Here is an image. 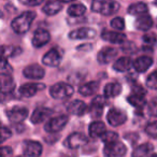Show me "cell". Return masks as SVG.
I'll return each mask as SVG.
<instances>
[{
  "mask_svg": "<svg viewBox=\"0 0 157 157\" xmlns=\"http://www.w3.org/2000/svg\"><path fill=\"white\" fill-rule=\"evenodd\" d=\"M142 40L144 43L148 44V45H154L157 42V37L155 33H146L142 37Z\"/></svg>",
  "mask_w": 157,
  "mask_h": 157,
  "instance_id": "39",
  "label": "cell"
},
{
  "mask_svg": "<svg viewBox=\"0 0 157 157\" xmlns=\"http://www.w3.org/2000/svg\"><path fill=\"white\" fill-rule=\"evenodd\" d=\"M35 18H36L35 11H26L12 21L11 27L15 33L23 35V33H27L29 30V28H30Z\"/></svg>",
  "mask_w": 157,
  "mask_h": 157,
  "instance_id": "1",
  "label": "cell"
},
{
  "mask_svg": "<svg viewBox=\"0 0 157 157\" xmlns=\"http://www.w3.org/2000/svg\"><path fill=\"white\" fill-rule=\"evenodd\" d=\"M154 151V146L151 143H143L138 145L132 151V157H150Z\"/></svg>",
  "mask_w": 157,
  "mask_h": 157,
  "instance_id": "22",
  "label": "cell"
},
{
  "mask_svg": "<svg viewBox=\"0 0 157 157\" xmlns=\"http://www.w3.org/2000/svg\"><path fill=\"white\" fill-rule=\"evenodd\" d=\"M68 123V116L67 115H58L56 117H52L45 123L44 129L48 133H55L58 131L63 130V127Z\"/></svg>",
  "mask_w": 157,
  "mask_h": 157,
  "instance_id": "6",
  "label": "cell"
},
{
  "mask_svg": "<svg viewBox=\"0 0 157 157\" xmlns=\"http://www.w3.org/2000/svg\"><path fill=\"white\" fill-rule=\"evenodd\" d=\"M107 132L105 130V125L103 124L100 121H96V122H93L90 125V128H88V133H90V138H102V136Z\"/></svg>",
  "mask_w": 157,
  "mask_h": 157,
  "instance_id": "21",
  "label": "cell"
},
{
  "mask_svg": "<svg viewBox=\"0 0 157 157\" xmlns=\"http://www.w3.org/2000/svg\"><path fill=\"white\" fill-rule=\"evenodd\" d=\"M0 84H1V92L3 95L11 93L15 88V83H14V80L11 75H1Z\"/></svg>",
  "mask_w": 157,
  "mask_h": 157,
  "instance_id": "28",
  "label": "cell"
},
{
  "mask_svg": "<svg viewBox=\"0 0 157 157\" xmlns=\"http://www.w3.org/2000/svg\"><path fill=\"white\" fill-rule=\"evenodd\" d=\"M45 88V85L44 84H40V83H27V84H23L20 87L18 92H20V95L22 97H25V98H31L33 97L38 92L44 90Z\"/></svg>",
  "mask_w": 157,
  "mask_h": 157,
  "instance_id": "10",
  "label": "cell"
},
{
  "mask_svg": "<svg viewBox=\"0 0 157 157\" xmlns=\"http://www.w3.org/2000/svg\"><path fill=\"white\" fill-rule=\"evenodd\" d=\"M131 66H133V63L131 61V59L129 57L124 56L114 61L113 69L117 72H126L130 69Z\"/></svg>",
  "mask_w": 157,
  "mask_h": 157,
  "instance_id": "25",
  "label": "cell"
},
{
  "mask_svg": "<svg viewBox=\"0 0 157 157\" xmlns=\"http://www.w3.org/2000/svg\"><path fill=\"white\" fill-rule=\"evenodd\" d=\"M88 142V138L82 132H73L69 135L66 140L63 141V145L71 150L81 147L83 145H86Z\"/></svg>",
  "mask_w": 157,
  "mask_h": 157,
  "instance_id": "5",
  "label": "cell"
},
{
  "mask_svg": "<svg viewBox=\"0 0 157 157\" xmlns=\"http://www.w3.org/2000/svg\"><path fill=\"white\" fill-rule=\"evenodd\" d=\"M92 10L96 13L109 16L116 13L120 10V3L117 1H108V0H95L92 3Z\"/></svg>",
  "mask_w": 157,
  "mask_h": 157,
  "instance_id": "2",
  "label": "cell"
},
{
  "mask_svg": "<svg viewBox=\"0 0 157 157\" xmlns=\"http://www.w3.org/2000/svg\"><path fill=\"white\" fill-rule=\"evenodd\" d=\"M145 84L151 90H157V71H154L146 78Z\"/></svg>",
  "mask_w": 157,
  "mask_h": 157,
  "instance_id": "34",
  "label": "cell"
},
{
  "mask_svg": "<svg viewBox=\"0 0 157 157\" xmlns=\"http://www.w3.org/2000/svg\"><path fill=\"white\" fill-rule=\"evenodd\" d=\"M99 88V84L96 81H90L87 83L83 84L82 86H80L78 88V93L84 97H88V96H93L97 93Z\"/></svg>",
  "mask_w": 157,
  "mask_h": 157,
  "instance_id": "23",
  "label": "cell"
},
{
  "mask_svg": "<svg viewBox=\"0 0 157 157\" xmlns=\"http://www.w3.org/2000/svg\"><path fill=\"white\" fill-rule=\"evenodd\" d=\"M127 153V147L122 142L117 141L114 143L105 144L103 154L105 157H124Z\"/></svg>",
  "mask_w": 157,
  "mask_h": 157,
  "instance_id": "7",
  "label": "cell"
},
{
  "mask_svg": "<svg viewBox=\"0 0 157 157\" xmlns=\"http://www.w3.org/2000/svg\"><path fill=\"white\" fill-rule=\"evenodd\" d=\"M86 12V7L83 5V3H80V2H75V3H72L67 10V13L69 16H82L84 15V13Z\"/></svg>",
  "mask_w": 157,
  "mask_h": 157,
  "instance_id": "29",
  "label": "cell"
},
{
  "mask_svg": "<svg viewBox=\"0 0 157 157\" xmlns=\"http://www.w3.org/2000/svg\"><path fill=\"white\" fill-rule=\"evenodd\" d=\"M111 26L116 30H123L125 28V21L123 17H114L113 20L110 22Z\"/></svg>",
  "mask_w": 157,
  "mask_h": 157,
  "instance_id": "37",
  "label": "cell"
},
{
  "mask_svg": "<svg viewBox=\"0 0 157 157\" xmlns=\"http://www.w3.org/2000/svg\"><path fill=\"white\" fill-rule=\"evenodd\" d=\"M101 38L105 41L110 42V43H113V44H124V42L127 39L124 33L111 31V30H103L102 33H101Z\"/></svg>",
  "mask_w": 157,
  "mask_h": 157,
  "instance_id": "18",
  "label": "cell"
},
{
  "mask_svg": "<svg viewBox=\"0 0 157 157\" xmlns=\"http://www.w3.org/2000/svg\"><path fill=\"white\" fill-rule=\"evenodd\" d=\"M42 147L41 143L35 140H26L23 142V152L24 155L27 157H40L42 154Z\"/></svg>",
  "mask_w": 157,
  "mask_h": 157,
  "instance_id": "8",
  "label": "cell"
},
{
  "mask_svg": "<svg viewBox=\"0 0 157 157\" xmlns=\"http://www.w3.org/2000/svg\"><path fill=\"white\" fill-rule=\"evenodd\" d=\"M73 87L70 84L63 83V82H59V83L54 84L51 86L50 88V95L52 98L57 99V100H63V99H67L73 95Z\"/></svg>",
  "mask_w": 157,
  "mask_h": 157,
  "instance_id": "3",
  "label": "cell"
},
{
  "mask_svg": "<svg viewBox=\"0 0 157 157\" xmlns=\"http://www.w3.org/2000/svg\"><path fill=\"white\" fill-rule=\"evenodd\" d=\"M0 71H1V75H11V73L13 72V69H12L11 65H10L7 59L2 58V60H1Z\"/></svg>",
  "mask_w": 157,
  "mask_h": 157,
  "instance_id": "35",
  "label": "cell"
},
{
  "mask_svg": "<svg viewBox=\"0 0 157 157\" xmlns=\"http://www.w3.org/2000/svg\"><path fill=\"white\" fill-rule=\"evenodd\" d=\"M122 92V86L121 84L116 83V82H112V83H108L105 86L103 90V96L105 98H114L117 97Z\"/></svg>",
  "mask_w": 157,
  "mask_h": 157,
  "instance_id": "26",
  "label": "cell"
},
{
  "mask_svg": "<svg viewBox=\"0 0 157 157\" xmlns=\"http://www.w3.org/2000/svg\"><path fill=\"white\" fill-rule=\"evenodd\" d=\"M1 157H11L13 155V150L10 146H1Z\"/></svg>",
  "mask_w": 157,
  "mask_h": 157,
  "instance_id": "42",
  "label": "cell"
},
{
  "mask_svg": "<svg viewBox=\"0 0 157 157\" xmlns=\"http://www.w3.org/2000/svg\"><path fill=\"white\" fill-rule=\"evenodd\" d=\"M63 57V51L60 48H53L42 57V63L48 67H57L60 65Z\"/></svg>",
  "mask_w": 157,
  "mask_h": 157,
  "instance_id": "4",
  "label": "cell"
},
{
  "mask_svg": "<svg viewBox=\"0 0 157 157\" xmlns=\"http://www.w3.org/2000/svg\"><path fill=\"white\" fill-rule=\"evenodd\" d=\"M153 65V59L148 56H139L135 61H133V69L139 73L145 72L151 66Z\"/></svg>",
  "mask_w": 157,
  "mask_h": 157,
  "instance_id": "20",
  "label": "cell"
},
{
  "mask_svg": "<svg viewBox=\"0 0 157 157\" xmlns=\"http://www.w3.org/2000/svg\"><path fill=\"white\" fill-rule=\"evenodd\" d=\"M105 107V96H96L93 99L92 103H90V115L95 118H98L102 115L103 109Z\"/></svg>",
  "mask_w": 157,
  "mask_h": 157,
  "instance_id": "14",
  "label": "cell"
},
{
  "mask_svg": "<svg viewBox=\"0 0 157 157\" xmlns=\"http://www.w3.org/2000/svg\"><path fill=\"white\" fill-rule=\"evenodd\" d=\"M12 136V132H11V129L8 128L7 126H2L1 128V142H6L10 137Z\"/></svg>",
  "mask_w": 157,
  "mask_h": 157,
  "instance_id": "40",
  "label": "cell"
},
{
  "mask_svg": "<svg viewBox=\"0 0 157 157\" xmlns=\"http://www.w3.org/2000/svg\"><path fill=\"white\" fill-rule=\"evenodd\" d=\"M15 157H27V156H25V155H20V156H15Z\"/></svg>",
  "mask_w": 157,
  "mask_h": 157,
  "instance_id": "45",
  "label": "cell"
},
{
  "mask_svg": "<svg viewBox=\"0 0 157 157\" xmlns=\"http://www.w3.org/2000/svg\"><path fill=\"white\" fill-rule=\"evenodd\" d=\"M7 116L12 123H22L28 116V110L23 107H14L7 112Z\"/></svg>",
  "mask_w": 157,
  "mask_h": 157,
  "instance_id": "16",
  "label": "cell"
},
{
  "mask_svg": "<svg viewBox=\"0 0 157 157\" xmlns=\"http://www.w3.org/2000/svg\"><path fill=\"white\" fill-rule=\"evenodd\" d=\"M128 102L130 103L132 107L138 108V109H142L146 105V99L145 97H142V96H137V95H132L131 94L130 96L127 98Z\"/></svg>",
  "mask_w": 157,
  "mask_h": 157,
  "instance_id": "32",
  "label": "cell"
},
{
  "mask_svg": "<svg viewBox=\"0 0 157 157\" xmlns=\"http://www.w3.org/2000/svg\"><path fill=\"white\" fill-rule=\"evenodd\" d=\"M107 121L111 126L117 127L125 124L127 121V114L123 110L113 108L107 114Z\"/></svg>",
  "mask_w": 157,
  "mask_h": 157,
  "instance_id": "9",
  "label": "cell"
},
{
  "mask_svg": "<svg viewBox=\"0 0 157 157\" xmlns=\"http://www.w3.org/2000/svg\"><path fill=\"white\" fill-rule=\"evenodd\" d=\"M23 74L25 78H29V80H41V78H43L45 71L41 66L33 63V65H29L25 67L23 70Z\"/></svg>",
  "mask_w": 157,
  "mask_h": 157,
  "instance_id": "11",
  "label": "cell"
},
{
  "mask_svg": "<svg viewBox=\"0 0 157 157\" xmlns=\"http://www.w3.org/2000/svg\"><path fill=\"white\" fill-rule=\"evenodd\" d=\"M52 114H53L52 109H48V108L45 107H39L37 109H35V111L33 112L30 121L33 124H40V123H43L44 121L48 120Z\"/></svg>",
  "mask_w": 157,
  "mask_h": 157,
  "instance_id": "17",
  "label": "cell"
},
{
  "mask_svg": "<svg viewBox=\"0 0 157 157\" xmlns=\"http://www.w3.org/2000/svg\"><path fill=\"white\" fill-rule=\"evenodd\" d=\"M117 55V50L111 46H105V48H101L97 54V60L100 65H107V63H111Z\"/></svg>",
  "mask_w": 157,
  "mask_h": 157,
  "instance_id": "12",
  "label": "cell"
},
{
  "mask_svg": "<svg viewBox=\"0 0 157 157\" xmlns=\"http://www.w3.org/2000/svg\"><path fill=\"white\" fill-rule=\"evenodd\" d=\"M147 6L144 2H135L128 7V13L131 15H141L147 12Z\"/></svg>",
  "mask_w": 157,
  "mask_h": 157,
  "instance_id": "31",
  "label": "cell"
},
{
  "mask_svg": "<svg viewBox=\"0 0 157 157\" xmlns=\"http://www.w3.org/2000/svg\"><path fill=\"white\" fill-rule=\"evenodd\" d=\"M131 94H132V95H137V96L145 97L146 90H144V88L142 87V86H140V85H135L132 88H131Z\"/></svg>",
  "mask_w": 157,
  "mask_h": 157,
  "instance_id": "41",
  "label": "cell"
},
{
  "mask_svg": "<svg viewBox=\"0 0 157 157\" xmlns=\"http://www.w3.org/2000/svg\"><path fill=\"white\" fill-rule=\"evenodd\" d=\"M102 142L105 144H110V143H114V142L118 141V135L114 131H107L105 135L101 138Z\"/></svg>",
  "mask_w": 157,
  "mask_h": 157,
  "instance_id": "33",
  "label": "cell"
},
{
  "mask_svg": "<svg viewBox=\"0 0 157 157\" xmlns=\"http://www.w3.org/2000/svg\"><path fill=\"white\" fill-rule=\"evenodd\" d=\"M147 111L151 116L157 117V98H153L152 100H151V102L148 103Z\"/></svg>",
  "mask_w": 157,
  "mask_h": 157,
  "instance_id": "38",
  "label": "cell"
},
{
  "mask_svg": "<svg viewBox=\"0 0 157 157\" xmlns=\"http://www.w3.org/2000/svg\"><path fill=\"white\" fill-rule=\"evenodd\" d=\"M145 132L151 137H157V121L148 123L145 126Z\"/></svg>",
  "mask_w": 157,
  "mask_h": 157,
  "instance_id": "36",
  "label": "cell"
},
{
  "mask_svg": "<svg viewBox=\"0 0 157 157\" xmlns=\"http://www.w3.org/2000/svg\"><path fill=\"white\" fill-rule=\"evenodd\" d=\"M96 36V30L90 27H81L75 30H72L69 33V38L72 40H85L93 39Z\"/></svg>",
  "mask_w": 157,
  "mask_h": 157,
  "instance_id": "13",
  "label": "cell"
},
{
  "mask_svg": "<svg viewBox=\"0 0 157 157\" xmlns=\"http://www.w3.org/2000/svg\"><path fill=\"white\" fill-rule=\"evenodd\" d=\"M22 53V48L20 46L13 45H2L1 48V55L3 59H7L9 57H14L16 55H20Z\"/></svg>",
  "mask_w": 157,
  "mask_h": 157,
  "instance_id": "30",
  "label": "cell"
},
{
  "mask_svg": "<svg viewBox=\"0 0 157 157\" xmlns=\"http://www.w3.org/2000/svg\"><path fill=\"white\" fill-rule=\"evenodd\" d=\"M63 5V2H60V1H48V2L44 3L42 11L46 15H56L58 12L61 11Z\"/></svg>",
  "mask_w": 157,
  "mask_h": 157,
  "instance_id": "24",
  "label": "cell"
},
{
  "mask_svg": "<svg viewBox=\"0 0 157 157\" xmlns=\"http://www.w3.org/2000/svg\"><path fill=\"white\" fill-rule=\"evenodd\" d=\"M67 111L72 115H78L82 116L86 113L87 111V107L86 103L82 100H73L71 102H69V105H67Z\"/></svg>",
  "mask_w": 157,
  "mask_h": 157,
  "instance_id": "19",
  "label": "cell"
},
{
  "mask_svg": "<svg viewBox=\"0 0 157 157\" xmlns=\"http://www.w3.org/2000/svg\"><path fill=\"white\" fill-rule=\"evenodd\" d=\"M150 157H157V154H152Z\"/></svg>",
  "mask_w": 157,
  "mask_h": 157,
  "instance_id": "44",
  "label": "cell"
},
{
  "mask_svg": "<svg viewBox=\"0 0 157 157\" xmlns=\"http://www.w3.org/2000/svg\"><path fill=\"white\" fill-rule=\"evenodd\" d=\"M51 40V35L46 29L38 28L35 31L33 37V45L35 48H42L45 44H48Z\"/></svg>",
  "mask_w": 157,
  "mask_h": 157,
  "instance_id": "15",
  "label": "cell"
},
{
  "mask_svg": "<svg viewBox=\"0 0 157 157\" xmlns=\"http://www.w3.org/2000/svg\"><path fill=\"white\" fill-rule=\"evenodd\" d=\"M153 26V18L150 15H142L138 17L135 22V27L138 30L146 31Z\"/></svg>",
  "mask_w": 157,
  "mask_h": 157,
  "instance_id": "27",
  "label": "cell"
},
{
  "mask_svg": "<svg viewBox=\"0 0 157 157\" xmlns=\"http://www.w3.org/2000/svg\"><path fill=\"white\" fill-rule=\"evenodd\" d=\"M21 3L25 6H29V7H36V6L41 5L42 0H21Z\"/></svg>",
  "mask_w": 157,
  "mask_h": 157,
  "instance_id": "43",
  "label": "cell"
}]
</instances>
